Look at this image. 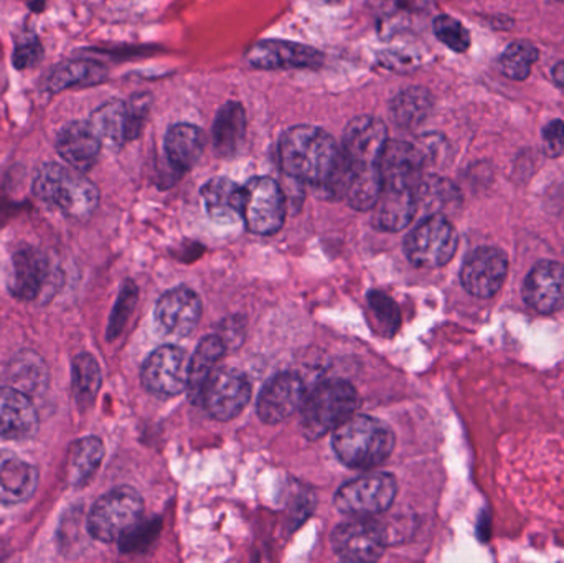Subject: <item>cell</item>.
<instances>
[{
	"mask_svg": "<svg viewBox=\"0 0 564 563\" xmlns=\"http://www.w3.org/2000/svg\"><path fill=\"white\" fill-rule=\"evenodd\" d=\"M280 159L289 177L327 192L340 164L341 149L324 129L299 124L281 136Z\"/></svg>",
	"mask_w": 564,
	"mask_h": 563,
	"instance_id": "obj_1",
	"label": "cell"
},
{
	"mask_svg": "<svg viewBox=\"0 0 564 563\" xmlns=\"http://www.w3.org/2000/svg\"><path fill=\"white\" fill-rule=\"evenodd\" d=\"M335 455L348 468L370 472L383 465L394 450V433L381 420L351 415L334 432Z\"/></svg>",
	"mask_w": 564,
	"mask_h": 563,
	"instance_id": "obj_2",
	"label": "cell"
},
{
	"mask_svg": "<svg viewBox=\"0 0 564 563\" xmlns=\"http://www.w3.org/2000/svg\"><path fill=\"white\" fill-rule=\"evenodd\" d=\"M33 192L66 217L85 220L99 204V191L82 171L56 162H46L36 171Z\"/></svg>",
	"mask_w": 564,
	"mask_h": 563,
	"instance_id": "obj_3",
	"label": "cell"
},
{
	"mask_svg": "<svg viewBox=\"0 0 564 563\" xmlns=\"http://www.w3.org/2000/svg\"><path fill=\"white\" fill-rule=\"evenodd\" d=\"M388 144V129L381 119L358 116L348 122L341 139L338 184L348 178L381 174V158Z\"/></svg>",
	"mask_w": 564,
	"mask_h": 563,
	"instance_id": "obj_4",
	"label": "cell"
},
{
	"mask_svg": "<svg viewBox=\"0 0 564 563\" xmlns=\"http://www.w3.org/2000/svg\"><path fill=\"white\" fill-rule=\"evenodd\" d=\"M357 390L347 380H325L315 386L302 405L301 425L308 440H318L335 432L357 410Z\"/></svg>",
	"mask_w": 564,
	"mask_h": 563,
	"instance_id": "obj_5",
	"label": "cell"
},
{
	"mask_svg": "<svg viewBox=\"0 0 564 563\" xmlns=\"http://www.w3.org/2000/svg\"><path fill=\"white\" fill-rule=\"evenodd\" d=\"M144 501L134 488L121 486L106 492L93 506L88 516V532L99 542L121 541L135 526L141 524Z\"/></svg>",
	"mask_w": 564,
	"mask_h": 563,
	"instance_id": "obj_6",
	"label": "cell"
},
{
	"mask_svg": "<svg viewBox=\"0 0 564 563\" xmlns=\"http://www.w3.org/2000/svg\"><path fill=\"white\" fill-rule=\"evenodd\" d=\"M459 235L446 215H427L404 240L408 260L417 268L434 270L453 260Z\"/></svg>",
	"mask_w": 564,
	"mask_h": 563,
	"instance_id": "obj_7",
	"label": "cell"
},
{
	"mask_svg": "<svg viewBox=\"0 0 564 563\" xmlns=\"http://www.w3.org/2000/svg\"><path fill=\"white\" fill-rule=\"evenodd\" d=\"M398 483L388 473H368L345 483L334 496V505L348 518H373L388 511L397 499Z\"/></svg>",
	"mask_w": 564,
	"mask_h": 563,
	"instance_id": "obj_8",
	"label": "cell"
},
{
	"mask_svg": "<svg viewBox=\"0 0 564 563\" xmlns=\"http://www.w3.org/2000/svg\"><path fill=\"white\" fill-rule=\"evenodd\" d=\"M62 273L48 255L25 247L13 255L10 291L17 300L35 301L50 297L58 290Z\"/></svg>",
	"mask_w": 564,
	"mask_h": 563,
	"instance_id": "obj_9",
	"label": "cell"
},
{
	"mask_svg": "<svg viewBox=\"0 0 564 563\" xmlns=\"http://www.w3.org/2000/svg\"><path fill=\"white\" fill-rule=\"evenodd\" d=\"M243 220L251 234H278L285 220L281 185L271 177H254L245 185Z\"/></svg>",
	"mask_w": 564,
	"mask_h": 563,
	"instance_id": "obj_10",
	"label": "cell"
},
{
	"mask_svg": "<svg viewBox=\"0 0 564 563\" xmlns=\"http://www.w3.org/2000/svg\"><path fill=\"white\" fill-rule=\"evenodd\" d=\"M191 357L181 347L162 346L145 359L141 370L144 389L152 396L169 399L185 392Z\"/></svg>",
	"mask_w": 564,
	"mask_h": 563,
	"instance_id": "obj_11",
	"label": "cell"
},
{
	"mask_svg": "<svg viewBox=\"0 0 564 563\" xmlns=\"http://www.w3.org/2000/svg\"><path fill=\"white\" fill-rule=\"evenodd\" d=\"M388 538L383 526L370 518H354L332 532V548L345 562H377L383 557Z\"/></svg>",
	"mask_w": 564,
	"mask_h": 563,
	"instance_id": "obj_12",
	"label": "cell"
},
{
	"mask_svg": "<svg viewBox=\"0 0 564 563\" xmlns=\"http://www.w3.org/2000/svg\"><path fill=\"white\" fill-rule=\"evenodd\" d=\"M251 383L237 369H217L208 379L202 405L212 419L228 422L237 419L251 400Z\"/></svg>",
	"mask_w": 564,
	"mask_h": 563,
	"instance_id": "obj_13",
	"label": "cell"
},
{
	"mask_svg": "<svg viewBox=\"0 0 564 563\" xmlns=\"http://www.w3.org/2000/svg\"><path fill=\"white\" fill-rule=\"evenodd\" d=\"M509 274V257L496 247H480L464 261L460 281L467 293L490 300L502 290Z\"/></svg>",
	"mask_w": 564,
	"mask_h": 563,
	"instance_id": "obj_14",
	"label": "cell"
},
{
	"mask_svg": "<svg viewBox=\"0 0 564 563\" xmlns=\"http://www.w3.org/2000/svg\"><path fill=\"white\" fill-rule=\"evenodd\" d=\"M202 320V301L194 290L187 286L174 288L162 294L155 306V324L165 336H191Z\"/></svg>",
	"mask_w": 564,
	"mask_h": 563,
	"instance_id": "obj_15",
	"label": "cell"
},
{
	"mask_svg": "<svg viewBox=\"0 0 564 563\" xmlns=\"http://www.w3.org/2000/svg\"><path fill=\"white\" fill-rule=\"evenodd\" d=\"M307 387L295 372H282L271 379L258 397V416L268 425H276L304 405Z\"/></svg>",
	"mask_w": 564,
	"mask_h": 563,
	"instance_id": "obj_16",
	"label": "cell"
},
{
	"mask_svg": "<svg viewBox=\"0 0 564 563\" xmlns=\"http://www.w3.org/2000/svg\"><path fill=\"white\" fill-rule=\"evenodd\" d=\"M247 59L258 69L318 68L324 53L288 40H261L248 50Z\"/></svg>",
	"mask_w": 564,
	"mask_h": 563,
	"instance_id": "obj_17",
	"label": "cell"
},
{
	"mask_svg": "<svg viewBox=\"0 0 564 563\" xmlns=\"http://www.w3.org/2000/svg\"><path fill=\"white\" fill-rule=\"evenodd\" d=\"M525 303L540 314H555L564 307V267L552 260L539 261L523 286Z\"/></svg>",
	"mask_w": 564,
	"mask_h": 563,
	"instance_id": "obj_18",
	"label": "cell"
},
{
	"mask_svg": "<svg viewBox=\"0 0 564 563\" xmlns=\"http://www.w3.org/2000/svg\"><path fill=\"white\" fill-rule=\"evenodd\" d=\"M426 167V158L417 145L404 141H388L381 158L383 187L417 188Z\"/></svg>",
	"mask_w": 564,
	"mask_h": 563,
	"instance_id": "obj_19",
	"label": "cell"
},
{
	"mask_svg": "<svg viewBox=\"0 0 564 563\" xmlns=\"http://www.w3.org/2000/svg\"><path fill=\"white\" fill-rule=\"evenodd\" d=\"M39 430V413L29 393L15 387H0V439L22 442Z\"/></svg>",
	"mask_w": 564,
	"mask_h": 563,
	"instance_id": "obj_20",
	"label": "cell"
},
{
	"mask_svg": "<svg viewBox=\"0 0 564 563\" xmlns=\"http://www.w3.org/2000/svg\"><path fill=\"white\" fill-rule=\"evenodd\" d=\"M39 469L9 450H0V505L29 501L39 488Z\"/></svg>",
	"mask_w": 564,
	"mask_h": 563,
	"instance_id": "obj_21",
	"label": "cell"
},
{
	"mask_svg": "<svg viewBox=\"0 0 564 563\" xmlns=\"http://www.w3.org/2000/svg\"><path fill=\"white\" fill-rule=\"evenodd\" d=\"M101 139L89 122L73 121L59 131L56 151L72 167L85 172L95 165L101 152Z\"/></svg>",
	"mask_w": 564,
	"mask_h": 563,
	"instance_id": "obj_22",
	"label": "cell"
},
{
	"mask_svg": "<svg viewBox=\"0 0 564 563\" xmlns=\"http://www.w3.org/2000/svg\"><path fill=\"white\" fill-rule=\"evenodd\" d=\"M207 214L217 224L243 220L245 188L228 177H214L202 187Z\"/></svg>",
	"mask_w": 564,
	"mask_h": 563,
	"instance_id": "obj_23",
	"label": "cell"
},
{
	"mask_svg": "<svg viewBox=\"0 0 564 563\" xmlns=\"http://www.w3.org/2000/svg\"><path fill=\"white\" fill-rule=\"evenodd\" d=\"M417 214L416 188L383 187L375 205V225L380 230L400 231Z\"/></svg>",
	"mask_w": 564,
	"mask_h": 563,
	"instance_id": "obj_24",
	"label": "cell"
},
{
	"mask_svg": "<svg viewBox=\"0 0 564 563\" xmlns=\"http://www.w3.org/2000/svg\"><path fill=\"white\" fill-rule=\"evenodd\" d=\"M204 151V131L197 126L178 122L165 134V155L169 164L181 174L195 167Z\"/></svg>",
	"mask_w": 564,
	"mask_h": 563,
	"instance_id": "obj_25",
	"label": "cell"
},
{
	"mask_svg": "<svg viewBox=\"0 0 564 563\" xmlns=\"http://www.w3.org/2000/svg\"><path fill=\"white\" fill-rule=\"evenodd\" d=\"M227 344L220 336H207L200 340L195 353L191 357V367H188V399L192 403L198 405L202 403L205 386L212 373L217 370L218 364L224 359L227 353Z\"/></svg>",
	"mask_w": 564,
	"mask_h": 563,
	"instance_id": "obj_26",
	"label": "cell"
},
{
	"mask_svg": "<svg viewBox=\"0 0 564 563\" xmlns=\"http://www.w3.org/2000/svg\"><path fill=\"white\" fill-rule=\"evenodd\" d=\"M247 134V112L240 102L228 101L215 116L214 148L220 155L237 154Z\"/></svg>",
	"mask_w": 564,
	"mask_h": 563,
	"instance_id": "obj_27",
	"label": "cell"
},
{
	"mask_svg": "<svg viewBox=\"0 0 564 563\" xmlns=\"http://www.w3.org/2000/svg\"><path fill=\"white\" fill-rule=\"evenodd\" d=\"M378 33L383 39H393L410 30L421 12L420 0H368Z\"/></svg>",
	"mask_w": 564,
	"mask_h": 563,
	"instance_id": "obj_28",
	"label": "cell"
},
{
	"mask_svg": "<svg viewBox=\"0 0 564 563\" xmlns=\"http://www.w3.org/2000/svg\"><path fill=\"white\" fill-rule=\"evenodd\" d=\"M89 124L93 126L102 144L121 148L122 144L131 141L128 102L121 101V99H111V101L99 106L93 112Z\"/></svg>",
	"mask_w": 564,
	"mask_h": 563,
	"instance_id": "obj_29",
	"label": "cell"
},
{
	"mask_svg": "<svg viewBox=\"0 0 564 563\" xmlns=\"http://www.w3.org/2000/svg\"><path fill=\"white\" fill-rule=\"evenodd\" d=\"M105 458V445L98 436H85L73 443L66 459V481L83 486L89 481Z\"/></svg>",
	"mask_w": 564,
	"mask_h": 563,
	"instance_id": "obj_30",
	"label": "cell"
},
{
	"mask_svg": "<svg viewBox=\"0 0 564 563\" xmlns=\"http://www.w3.org/2000/svg\"><path fill=\"white\" fill-rule=\"evenodd\" d=\"M108 69L95 59H69L56 66L48 76V89L59 93L75 86H91L105 82Z\"/></svg>",
	"mask_w": 564,
	"mask_h": 563,
	"instance_id": "obj_31",
	"label": "cell"
},
{
	"mask_svg": "<svg viewBox=\"0 0 564 563\" xmlns=\"http://www.w3.org/2000/svg\"><path fill=\"white\" fill-rule=\"evenodd\" d=\"M433 105V96L427 89L411 86L391 101V116L400 128L414 129L431 115Z\"/></svg>",
	"mask_w": 564,
	"mask_h": 563,
	"instance_id": "obj_32",
	"label": "cell"
},
{
	"mask_svg": "<svg viewBox=\"0 0 564 563\" xmlns=\"http://www.w3.org/2000/svg\"><path fill=\"white\" fill-rule=\"evenodd\" d=\"M73 396L79 409H88L95 403L101 390L102 376L98 360L91 354L83 353L73 359Z\"/></svg>",
	"mask_w": 564,
	"mask_h": 563,
	"instance_id": "obj_33",
	"label": "cell"
},
{
	"mask_svg": "<svg viewBox=\"0 0 564 563\" xmlns=\"http://www.w3.org/2000/svg\"><path fill=\"white\" fill-rule=\"evenodd\" d=\"M417 212L427 215H444L447 208L459 202L456 187L446 178L423 177L416 188Z\"/></svg>",
	"mask_w": 564,
	"mask_h": 563,
	"instance_id": "obj_34",
	"label": "cell"
},
{
	"mask_svg": "<svg viewBox=\"0 0 564 563\" xmlns=\"http://www.w3.org/2000/svg\"><path fill=\"white\" fill-rule=\"evenodd\" d=\"M540 52L533 43L513 42L500 56V72L507 78L523 82L532 73L533 65L539 62Z\"/></svg>",
	"mask_w": 564,
	"mask_h": 563,
	"instance_id": "obj_35",
	"label": "cell"
},
{
	"mask_svg": "<svg viewBox=\"0 0 564 563\" xmlns=\"http://www.w3.org/2000/svg\"><path fill=\"white\" fill-rule=\"evenodd\" d=\"M15 389L25 393H35L46 383V369L43 360L36 354L23 353L10 367Z\"/></svg>",
	"mask_w": 564,
	"mask_h": 563,
	"instance_id": "obj_36",
	"label": "cell"
},
{
	"mask_svg": "<svg viewBox=\"0 0 564 563\" xmlns=\"http://www.w3.org/2000/svg\"><path fill=\"white\" fill-rule=\"evenodd\" d=\"M433 32L447 48L464 53L470 46V33L459 20L451 15H437L433 22Z\"/></svg>",
	"mask_w": 564,
	"mask_h": 563,
	"instance_id": "obj_37",
	"label": "cell"
},
{
	"mask_svg": "<svg viewBox=\"0 0 564 563\" xmlns=\"http://www.w3.org/2000/svg\"><path fill=\"white\" fill-rule=\"evenodd\" d=\"M381 65L387 66L388 69L393 72H413L417 66L423 65L424 55L417 48H394L381 52L378 55Z\"/></svg>",
	"mask_w": 564,
	"mask_h": 563,
	"instance_id": "obj_38",
	"label": "cell"
},
{
	"mask_svg": "<svg viewBox=\"0 0 564 563\" xmlns=\"http://www.w3.org/2000/svg\"><path fill=\"white\" fill-rule=\"evenodd\" d=\"M43 48L40 40L32 33L20 36L13 52V65L15 68H32L36 63L42 62Z\"/></svg>",
	"mask_w": 564,
	"mask_h": 563,
	"instance_id": "obj_39",
	"label": "cell"
},
{
	"mask_svg": "<svg viewBox=\"0 0 564 563\" xmlns=\"http://www.w3.org/2000/svg\"><path fill=\"white\" fill-rule=\"evenodd\" d=\"M135 297H138V290L134 284L128 283L122 288L121 296L116 303L115 313H112L111 323H109V337L118 336L134 307Z\"/></svg>",
	"mask_w": 564,
	"mask_h": 563,
	"instance_id": "obj_40",
	"label": "cell"
},
{
	"mask_svg": "<svg viewBox=\"0 0 564 563\" xmlns=\"http://www.w3.org/2000/svg\"><path fill=\"white\" fill-rule=\"evenodd\" d=\"M152 98L149 93H141L135 95L131 101L128 102L129 112V138L135 139L141 134L142 128H144L145 119L149 116V109H151Z\"/></svg>",
	"mask_w": 564,
	"mask_h": 563,
	"instance_id": "obj_41",
	"label": "cell"
},
{
	"mask_svg": "<svg viewBox=\"0 0 564 563\" xmlns=\"http://www.w3.org/2000/svg\"><path fill=\"white\" fill-rule=\"evenodd\" d=\"M543 145L550 158H560L564 152V122L562 119L550 121L543 129Z\"/></svg>",
	"mask_w": 564,
	"mask_h": 563,
	"instance_id": "obj_42",
	"label": "cell"
},
{
	"mask_svg": "<svg viewBox=\"0 0 564 563\" xmlns=\"http://www.w3.org/2000/svg\"><path fill=\"white\" fill-rule=\"evenodd\" d=\"M370 304L371 307H373L375 313H377V316L380 317L384 324L393 327H397L398 324H400V314H398L397 307H393L391 311L388 310V307L393 306L390 297L383 296V294L380 293H371Z\"/></svg>",
	"mask_w": 564,
	"mask_h": 563,
	"instance_id": "obj_43",
	"label": "cell"
},
{
	"mask_svg": "<svg viewBox=\"0 0 564 563\" xmlns=\"http://www.w3.org/2000/svg\"><path fill=\"white\" fill-rule=\"evenodd\" d=\"M553 79H555L560 88L564 89V62H560L558 65L553 68Z\"/></svg>",
	"mask_w": 564,
	"mask_h": 563,
	"instance_id": "obj_44",
	"label": "cell"
},
{
	"mask_svg": "<svg viewBox=\"0 0 564 563\" xmlns=\"http://www.w3.org/2000/svg\"><path fill=\"white\" fill-rule=\"evenodd\" d=\"M322 2H340V0H322Z\"/></svg>",
	"mask_w": 564,
	"mask_h": 563,
	"instance_id": "obj_45",
	"label": "cell"
},
{
	"mask_svg": "<svg viewBox=\"0 0 564 563\" xmlns=\"http://www.w3.org/2000/svg\"><path fill=\"white\" fill-rule=\"evenodd\" d=\"M555 2H562V3H564V0H555Z\"/></svg>",
	"mask_w": 564,
	"mask_h": 563,
	"instance_id": "obj_46",
	"label": "cell"
}]
</instances>
